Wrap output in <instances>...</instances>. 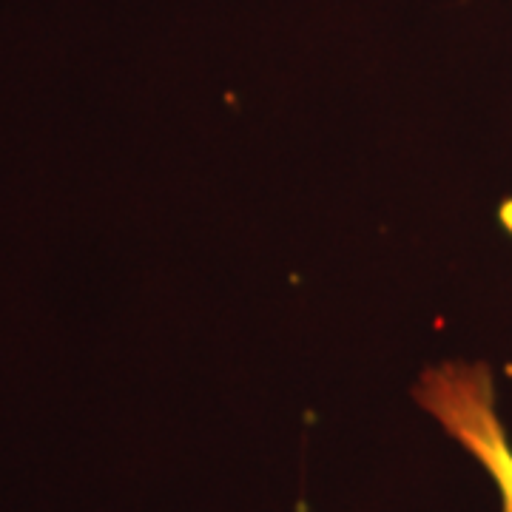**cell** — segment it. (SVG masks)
Masks as SVG:
<instances>
[{"instance_id": "cell-1", "label": "cell", "mask_w": 512, "mask_h": 512, "mask_svg": "<svg viewBox=\"0 0 512 512\" xmlns=\"http://www.w3.org/2000/svg\"><path fill=\"white\" fill-rule=\"evenodd\" d=\"M495 399L487 362H441L413 384V402L490 476L498 512H512V441Z\"/></svg>"}]
</instances>
